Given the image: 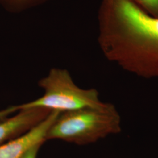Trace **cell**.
<instances>
[{"mask_svg": "<svg viewBox=\"0 0 158 158\" xmlns=\"http://www.w3.org/2000/svg\"><path fill=\"white\" fill-rule=\"evenodd\" d=\"M98 40L108 59L144 77L158 76V17L132 0H102Z\"/></svg>", "mask_w": 158, "mask_h": 158, "instance_id": "cell-1", "label": "cell"}, {"mask_svg": "<svg viewBox=\"0 0 158 158\" xmlns=\"http://www.w3.org/2000/svg\"><path fill=\"white\" fill-rule=\"evenodd\" d=\"M120 131V117L113 105L60 113L51 125L46 139L77 145L96 141Z\"/></svg>", "mask_w": 158, "mask_h": 158, "instance_id": "cell-2", "label": "cell"}, {"mask_svg": "<svg viewBox=\"0 0 158 158\" xmlns=\"http://www.w3.org/2000/svg\"><path fill=\"white\" fill-rule=\"evenodd\" d=\"M44 95L27 103L18 105V110L42 108L60 113L85 108H100L107 104L101 102L95 89H83L74 82L67 70L53 68L39 81Z\"/></svg>", "mask_w": 158, "mask_h": 158, "instance_id": "cell-3", "label": "cell"}, {"mask_svg": "<svg viewBox=\"0 0 158 158\" xmlns=\"http://www.w3.org/2000/svg\"><path fill=\"white\" fill-rule=\"evenodd\" d=\"M60 113L52 111L44 120L23 135L0 145V158H23L37 145H42L51 125Z\"/></svg>", "mask_w": 158, "mask_h": 158, "instance_id": "cell-4", "label": "cell"}, {"mask_svg": "<svg viewBox=\"0 0 158 158\" xmlns=\"http://www.w3.org/2000/svg\"><path fill=\"white\" fill-rule=\"evenodd\" d=\"M42 108L21 109L16 114L0 119V145L19 136L39 124L50 114Z\"/></svg>", "mask_w": 158, "mask_h": 158, "instance_id": "cell-5", "label": "cell"}, {"mask_svg": "<svg viewBox=\"0 0 158 158\" xmlns=\"http://www.w3.org/2000/svg\"><path fill=\"white\" fill-rule=\"evenodd\" d=\"M143 10L154 17H158V0H132Z\"/></svg>", "mask_w": 158, "mask_h": 158, "instance_id": "cell-6", "label": "cell"}, {"mask_svg": "<svg viewBox=\"0 0 158 158\" xmlns=\"http://www.w3.org/2000/svg\"><path fill=\"white\" fill-rule=\"evenodd\" d=\"M19 10H27L44 4L48 0H11Z\"/></svg>", "mask_w": 158, "mask_h": 158, "instance_id": "cell-7", "label": "cell"}, {"mask_svg": "<svg viewBox=\"0 0 158 158\" xmlns=\"http://www.w3.org/2000/svg\"><path fill=\"white\" fill-rule=\"evenodd\" d=\"M42 145H37L31 149L23 158H36L40 148Z\"/></svg>", "mask_w": 158, "mask_h": 158, "instance_id": "cell-8", "label": "cell"}, {"mask_svg": "<svg viewBox=\"0 0 158 158\" xmlns=\"http://www.w3.org/2000/svg\"><path fill=\"white\" fill-rule=\"evenodd\" d=\"M8 115V112L6 109L0 110V119L6 118Z\"/></svg>", "mask_w": 158, "mask_h": 158, "instance_id": "cell-9", "label": "cell"}]
</instances>
